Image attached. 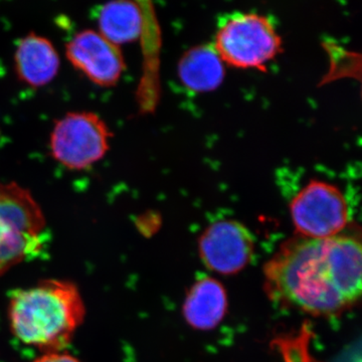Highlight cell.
<instances>
[{"label": "cell", "mask_w": 362, "mask_h": 362, "mask_svg": "<svg viewBox=\"0 0 362 362\" xmlns=\"http://www.w3.org/2000/svg\"><path fill=\"white\" fill-rule=\"evenodd\" d=\"M226 308L228 298L223 286L216 279L202 277L187 293L183 315L194 329L211 330L223 321Z\"/></svg>", "instance_id": "cell-10"}, {"label": "cell", "mask_w": 362, "mask_h": 362, "mask_svg": "<svg viewBox=\"0 0 362 362\" xmlns=\"http://www.w3.org/2000/svg\"><path fill=\"white\" fill-rule=\"evenodd\" d=\"M14 66L21 82L33 88L44 87L58 75L59 57L51 40L30 33L18 42Z\"/></svg>", "instance_id": "cell-9"}, {"label": "cell", "mask_w": 362, "mask_h": 362, "mask_svg": "<svg viewBox=\"0 0 362 362\" xmlns=\"http://www.w3.org/2000/svg\"><path fill=\"white\" fill-rule=\"evenodd\" d=\"M111 137L108 126L97 114L71 112L54 124L49 148L62 165L83 170L106 156Z\"/></svg>", "instance_id": "cell-5"}, {"label": "cell", "mask_w": 362, "mask_h": 362, "mask_svg": "<svg viewBox=\"0 0 362 362\" xmlns=\"http://www.w3.org/2000/svg\"><path fill=\"white\" fill-rule=\"evenodd\" d=\"M139 7L143 21L141 47L144 58V71L139 93L142 96L158 94L159 57L161 49V30L153 0H132Z\"/></svg>", "instance_id": "cell-13"}, {"label": "cell", "mask_w": 362, "mask_h": 362, "mask_svg": "<svg viewBox=\"0 0 362 362\" xmlns=\"http://www.w3.org/2000/svg\"><path fill=\"white\" fill-rule=\"evenodd\" d=\"M99 33L120 45L140 40L143 21L139 7L132 0H111L100 8L97 16Z\"/></svg>", "instance_id": "cell-12"}, {"label": "cell", "mask_w": 362, "mask_h": 362, "mask_svg": "<svg viewBox=\"0 0 362 362\" xmlns=\"http://www.w3.org/2000/svg\"><path fill=\"white\" fill-rule=\"evenodd\" d=\"M85 315L81 293L69 281H40L9 298V325L14 337L45 354L63 351Z\"/></svg>", "instance_id": "cell-2"}, {"label": "cell", "mask_w": 362, "mask_h": 362, "mask_svg": "<svg viewBox=\"0 0 362 362\" xmlns=\"http://www.w3.org/2000/svg\"><path fill=\"white\" fill-rule=\"evenodd\" d=\"M33 362H81L75 356L63 351L47 352Z\"/></svg>", "instance_id": "cell-14"}, {"label": "cell", "mask_w": 362, "mask_h": 362, "mask_svg": "<svg viewBox=\"0 0 362 362\" xmlns=\"http://www.w3.org/2000/svg\"><path fill=\"white\" fill-rule=\"evenodd\" d=\"M182 84L194 92H209L220 87L225 68L214 45H202L188 49L178 64Z\"/></svg>", "instance_id": "cell-11"}, {"label": "cell", "mask_w": 362, "mask_h": 362, "mask_svg": "<svg viewBox=\"0 0 362 362\" xmlns=\"http://www.w3.org/2000/svg\"><path fill=\"white\" fill-rule=\"evenodd\" d=\"M293 225L300 237L328 239L346 228L349 207L337 185L311 180L293 197L290 204Z\"/></svg>", "instance_id": "cell-6"}, {"label": "cell", "mask_w": 362, "mask_h": 362, "mask_svg": "<svg viewBox=\"0 0 362 362\" xmlns=\"http://www.w3.org/2000/svg\"><path fill=\"white\" fill-rule=\"evenodd\" d=\"M213 45L223 64L238 69L266 71L282 52V39L270 18L242 11L221 18Z\"/></svg>", "instance_id": "cell-4"}, {"label": "cell", "mask_w": 362, "mask_h": 362, "mask_svg": "<svg viewBox=\"0 0 362 362\" xmlns=\"http://www.w3.org/2000/svg\"><path fill=\"white\" fill-rule=\"evenodd\" d=\"M66 54L71 65L100 87L115 86L126 68L120 47L96 30L74 35L66 45Z\"/></svg>", "instance_id": "cell-8"}, {"label": "cell", "mask_w": 362, "mask_h": 362, "mask_svg": "<svg viewBox=\"0 0 362 362\" xmlns=\"http://www.w3.org/2000/svg\"><path fill=\"white\" fill-rule=\"evenodd\" d=\"M254 251V237L249 228L237 221H216L199 240L204 265L221 275L239 273L250 263Z\"/></svg>", "instance_id": "cell-7"}, {"label": "cell", "mask_w": 362, "mask_h": 362, "mask_svg": "<svg viewBox=\"0 0 362 362\" xmlns=\"http://www.w3.org/2000/svg\"><path fill=\"white\" fill-rule=\"evenodd\" d=\"M45 226L32 194L18 183L0 180V275L42 251Z\"/></svg>", "instance_id": "cell-3"}, {"label": "cell", "mask_w": 362, "mask_h": 362, "mask_svg": "<svg viewBox=\"0 0 362 362\" xmlns=\"http://www.w3.org/2000/svg\"><path fill=\"white\" fill-rule=\"evenodd\" d=\"M361 243L350 235H298L267 263L266 291L284 306L312 315H334L361 298Z\"/></svg>", "instance_id": "cell-1"}]
</instances>
